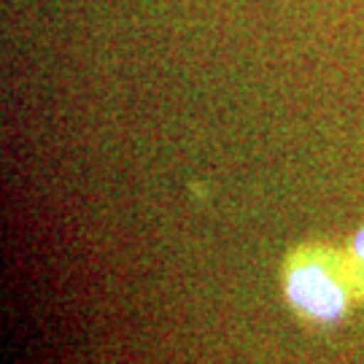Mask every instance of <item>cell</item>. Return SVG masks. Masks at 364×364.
<instances>
[{
    "instance_id": "1",
    "label": "cell",
    "mask_w": 364,
    "mask_h": 364,
    "mask_svg": "<svg viewBox=\"0 0 364 364\" xmlns=\"http://www.w3.org/2000/svg\"><path fill=\"white\" fill-rule=\"evenodd\" d=\"M281 294L299 324L332 329L359 305L346 251L324 240H305L281 264Z\"/></svg>"
},
{
    "instance_id": "2",
    "label": "cell",
    "mask_w": 364,
    "mask_h": 364,
    "mask_svg": "<svg viewBox=\"0 0 364 364\" xmlns=\"http://www.w3.org/2000/svg\"><path fill=\"white\" fill-rule=\"evenodd\" d=\"M343 251H346V262H348L353 287H356V294H359V305H364V221L346 240Z\"/></svg>"
}]
</instances>
